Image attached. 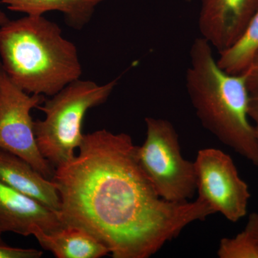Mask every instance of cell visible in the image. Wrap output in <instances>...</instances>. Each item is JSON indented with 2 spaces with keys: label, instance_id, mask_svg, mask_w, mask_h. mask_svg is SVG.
I'll return each mask as SVG.
<instances>
[{
  "label": "cell",
  "instance_id": "15",
  "mask_svg": "<svg viewBox=\"0 0 258 258\" xmlns=\"http://www.w3.org/2000/svg\"><path fill=\"white\" fill-rule=\"evenodd\" d=\"M42 254V251L35 249L10 247L4 243L0 237V258H40Z\"/></svg>",
  "mask_w": 258,
  "mask_h": 258
},
{
  "label": "cell",
  "instance_id": "20",
  "mask_svg": "<svg viewBox=\"0 0 258 258\" xmlns=\"http://www.w3.org/2000/svg\"><path fill=\"white\" fill-rule=\"evenodd\" d=\"M185 2H187V3H189V2H191V0H184Z\"/></svg>",
  "mask_w": 258,
  "mask_h": 258
},
{
  "label": "cell",
  "instance_id": "1",
  "mask_svg": "<svg viewBox=\"0 0 258 258\" xmlns=\"http://www.w3.org/2000/svg\"><path fill=\"white\" fill-rule=\"evenodd\" d=\"M74 159L55 168L52 181L64 225L87 231L113 258H149L196 221L215 212L197 199L170 203L142 170L137 146L125 133L86 134Z\"/></svg>",
  "mask_w": 258,
  "mask_h": 258
},
{
  "label": "cell",
  "instance_id": "8",
  "mask_svg": "<svg viewBox=\"0 0 258 258\" xmlns=\"http://www.w3.org/2000/svg\"><path fill=\"white\" fill-rule=\"evenodd\" d=\"M257 10L258 0H201V37L222 52L239 38Z\"/></svg>",
  "mask_w": 258,
  "mask_h": 258
},
{
  "label": "cell",
  "instance_id": "13",
  "mask_svg": "<svg viewBox=\"0 0 258 258\" xmlns=\"http://www.w3.org/2000/svg\"><path fill=\"white\" fill-rule=\"evenodd\" d=\"M258 50V10L239 38L230 47L220 52L219 67L227 74H243Z\"/></svg>",
  "mask_w": 258,
  "mask_h": 258
},
{
  "label": "cell",
  "instance_id": "10",
  "mask_svg": "<svg viewBox=\"0 0 258 258\" xmlns=\"http://www.w3.org/2000/svg\"><path fill=\"white\" fill-rule=\"evenodd\" d=\"M0 180L58 212L60 200L55 184L13 153L0 149Z\"/></svg>",
  "mask_w": 258,
  "mask_h": 258
},
{
  "label": "cell",
  "instance_id": "7",
  "mask_svg": "<svg viewBox=\"0 0 258 258\" xmlns=\"http://www.w3.org/2000/svg\"><path fill=\"white\" fill-rule=\"evenodd\" d=\"M194 164L198 198L228 221L235 223L244 218L250 191L232 157L220 149L207 148L199 151Z\"/></svg>",
  "mask_w": 258,
  "mask_h": 258
},
{
  "label": "cell",
  "instance_id": "9",
  "mask_svg": "<svg viewBox=\"0 0 258 258\" xmlns=\"http://www.w3.org/2000/svg\"><path fill=\"white\" fill-rule=\"evenodd\" d=\"M64 225L58 212L0 180V235L11 232L26 237L37 227L52 232Z\"/></svg>",
  "mask_w": 258,
  "mask_h": 258
},
{
  "label": "cell",
  "instance_id": "14",
  "mask_svg": "<svg viewBox=\"0 0 258 258\" xmlns=\"http://www.w3.org/2000/svg\"><path fill=\"white\" fill-rule=\"evenodd\" d=\"M220 258H258V244L245 230L233 237H224L217 249Z\"/></svg>",
  "mask_w": 258,
  "mask_h": 258
},
{
  "label": "cell",
  "instance_id": "17",
  "mask_svg": "<svg viewBox=\"0 0 258 258\" xmlns=\"http://www.w3.org/2000/svg\"><path fill=\"white\" fill-rule=\"evenodd\" d=\"M249 116L252 122L254 134L258 143V93L251 95L249 103Z\"/></svg>",
  "mask_w": 258,
  "mask_h": 258
},
{
  "label": "cell",
  "instance_id": "18",
  "mask_svg": "<svg viewBox=\"0 0 258 258\" xmlns=\"http://www.w3.org/2000/svg\"><path fill=\"white\" fill-rule=\"evenodd\" d=\"M244 230L254 237L258 244V213L257 212H253L249 215Z\"/></svg>",
  "mask_w": 258,
  "mask_h": 258
},
{
  "label": "cell",
  "instance_id": "6",
  "mask_svg": "<svg viewBox=\"0 0 258 258\" xmlns=\"http://www.w3.org/2000/svg\"><path fill=\"white\" fill-rule=\"evenodd\" d=\"M45 101V96L28 94L18 87L0 62V149L25 159L52 180L55 169L39 150L30 115Z\"/></svg>",
  "mask_w": 258,
  "mask_h": 258
},
{
  "label": "cell",
  "instance_id": "3",
  "mask_svg": "<svg viewBox=\"0 0 258 258\" xmlns=\"http://www.w3.org/2000/svg\"><path fill=\"white\" fill-rule=\"evenodd\" d=\"M0 57L10 79L28 94L54 96L82 75L76 45L43 15L0 26Z\"/></svg>",
  "mask_w": 258,
  "mask_h": 258
},
{
  "label": "cell",
  "instance_id": "16",
  "mask_svg": "<svg viewBox=\"0 0 258 258\" xmlns=\"http://www.w3.org/2000/svg\"><path fill=\"white\" fill-rule=\"evenodd\" d=\"M246 84L250 95L258 93V50L254 55L250 64L244 71Z\"/></svg>",
  "mask_w": 258,
  "mask_h": 258
},
{
  "label": "cell",
  "instance_id": "2",
  "mask_svg": "<svg viewBox=\"0 0 258 258\" xmlns=\"http://www.w3.org/2000/svg\"><path fill=\"white\" fill-rule=\"evenodd\" d=\"M186 88L202 125L221 143L258 167V143L249 116L250 93L245 74L219 67L212 47L202 37L189 52Z\"/></svg>",
  "mask_w": 258,
  "mask_h": 258
},
{
  "label": "cell",
  "instance_id": "11",
  "mask_svg": "<svg viewBox=\"0 0 258 258\" xmlns=\"http://www.w3.org/2000/svg\"><path fill=\"white\" fill-rule=\"evenodd\" d=\"M32 235L42 248L57 258H100L110 254L94 236L76 226L66 225L52 232L37 227Z\"/></svg>",
  "mask_w": 258,
  "mask_h": 258
},
{
  "label": "cell",
  "instance_id": "4",
  "mask_svg": "<svg viewBox=\"0 0 258 258\" xmlns=\"http://www.w3.org/2000/svg\"><path fill=\"white\" fill-rule=\"evenodd\" d=\"M117 79L98 85L79 79L37 107L44 120L34 121L37 146L54 168L72 160L82 144L83 119L88 110L103 104L116 86Z\"/></svg>",
  "mask_w": 258,
  "mask_h": 258
},
{
  "label": "cell",
  "instance_id": "12",
  "mask_svg": "<svg viewBox=\"0 0 258 258\" xmlns=\"http://www.w3.org/2000/svg\"><path fill=\"white\" fill-rule=\"evenodd\" d=\"M104 0H1L12 11L27 15H43L51 11L63 13L67 25L80 30L92 18Z\"/></svg>",
  "mask_w": 258,
  "mask_h": 258
},
{
  "label": "cell",
  "instance_id": "5",
  "mask_svg": "<svg viewBox=\"0 0 258 258\" xmlns=\"http://www.w3.org/2000/svg\"><path fill=\"white\" fill-rule=\"evenodd\" d=\"M147 137L137 157L142 170L159 196L170 203H186L197 191L192 161L181 154L179 135L164 118H145Z\"/></svg>",
  "mask_w": 258,
  "mask_h": 258
},
{
  "label": "cell",
  "instance_id": "21",
  "mask_svg": "<svg viewBox=\"0 0 258 258\" xmlns=\"http://www.w3.org/2000/svg\"><path fill=\"white\" fill-rule=\"evenodd\" d=\"M0 237H1V235H0Z\"/></svg>",
  "mask_w": 258,
  "mask_h": 258
},
{
  "label": "cell",
  "instance_id": "19",
  "mask_svg": "<svg viewBox=\"0 0 258 258\" xmlns=\"http://www.w3.org/2000/svg\"><path fill=\"white\" fill-rule=\"evenodd\" d=\"M10 21V19L8 18V17L7 16V15L5 14L4 12L1 9H0V26L2 25H5L8 23V22Z\"/></svg>",
  "mask_w": 258,
  "mask_h": 258
}]
</instances>
